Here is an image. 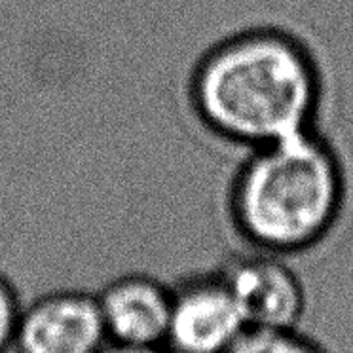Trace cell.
Wrapping results in <instances>:
<instances>
[{"label": "cell", "mask_w": 353, "mask_h": 353, "mask_svg": "<svg viewBox=\"0 0 353 353\" xmlns=\"http://www.w3.org/2000/svg\"><path fill=\"white\" fill-rule=\"evenodd\" d=\"M323 95L315 52L277 25H254L213 42L186 84L196 122L243 150L317 128Z\"/></svg>", "instance_id": "obj_1"}, {"label": "cell", "mask_w": 353, "mask_h": 353, "mask_svg": "<svg viewBox=\"0 0 353 353\" xmlns=\"http://www.w3.org/2000/svg\"><path fill=\"white\" fill-rule=\"evenodd\" d=\"M347 196L344 160L314 128L245 150L226 188V215L249 249L294 256L332 236Z\"/></svg>", "instance_id": "obj_2"}, {"label": "cell", "mask_w": 353, "mask_h": 353, "mask_svg": "<svg viewBox=\"0 0 353 353\" xmlns=\"http://www.w3.org/2000/svg\"><path fill=\"white\" fill-rule=\"evenodd\" d=\"M247 323L223 272L196 274L171 287L165 342L173 353H226Z\"/></svg>", "instance_id": "obj_3"}, {"label": "cell", "mask_w": 353, "mask_h": 353, "mask_svg": "<svg viewBox=\"0 0 353 353\" xmlns=\"http://www.w3.org/2000/svg\"><path fill=\"white\" fill-rule=\"evenodd\" d=\"M108 334L97 294L77 289L46 292L21 310L16 353H101Z\"/></svg>", "instance_id": "obj_4"}, {"label": "cell", "mask_w": 353, "mask_h": 353, "mask_svg": "<svg viewBox=\"0 0 353 353\" xmlns=\"http://www.w3.org/2000/svg\"><path fill=\"white\" fill-rule=\"evenodd\" d=\"M287 256L251 249L232 259L223 272L247 329L296 327L306 306V292Z\"/></svg>", "instance_id": "obj_5"}, {"label": "cell", "mask_w": 353, "mask_h": 353, "mask_svg": "<svg viewBox=\"0 0 353 353\" xmlns=\"http://www.w3.org/2000/svg\"><path fill=\"white\" fill-rule=\"evenodd\" d=\"M108 342L161 345L171 317V287L148 274H125L97 294Z\"/></svg>", "instance_id": "obj_6"}, {"label": "cell", "mask_w": 353, "mask_h": 353, "mask_svg": "<svg viewBox=\"0 0 353 353\" xmlns=\"http://www.w3.org/2000/svg\"><path fill=\"white\" fill-rule=\"evenodd\" d=\"M226 353H325L312 338L289 329H249L232 344Z\"/></svg>", "instance_id": "obj_7"}, {"label": "cell", "mask_w": 353, "mask_h": 353, "mask_svg": "<svg viewBox=\"0 0 353 353\" xmlns=\"http://www.w3.org/2000/svg\"><path fill=\"white\" fill-rule=\"evenodd\" d=\"M21 310L16 287L4 274H0V353L14 350Z\"/></svg>", "instance_id": "obj_8"}, {"label": "cell", "mask_w": 353, "mask_h": 353, "mask_svg": "<svg viewBox=\"0 0 353 353\" xmlns=\"http://www.w3.org/2000/svg\"><path fill=\"white\" fill-rule=\"evenodd\" d=\"M101 353H165L160 345H123L110 344Z\"/></svg>", "instance_id": "obj_9"}]
</instances>
